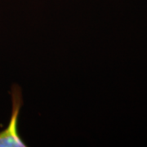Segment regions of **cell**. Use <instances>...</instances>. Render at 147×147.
<instances>
[{
    "label": "cell",
    "instance_id": "1",
    "mask_svg": "<svg viewBox=\"0 0 147 147\" xmlns=\"http://www.w3.org/2000/svg\"><path fill=\"white\" fill-rule=\"evenodd\" d=\"M12 109L10 121L4 130L0 131V147H26V145L18 133V118L23 104L21 88L14 84L11 90Z\"/></svg>",
    "mask_w": 147,
    "mask_h": 147
}]
</instances>
